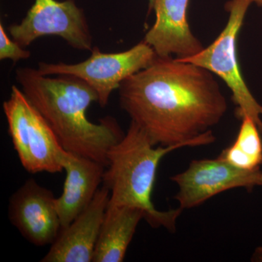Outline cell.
<instances>
[{
	"label": "cell",
	"instance_id": "1",
	"mask_svg": "<svg viewBox=\"0 0 262 262\" xmlns=\"http://www.w3.org/2000/svg\"><path fill=\"white\" fill-rule=\"evenodd\" d=\"M215 77L194 63L158 56L122 82L120 107L154 146L208 145L228 108Z\"/></svg>",
	"mask_w": 262,
	"mask_h": 262
},
{
	"label": "cell",
	"instance_id": "2",
	"mask_svg": "<svg viewBox=\"0 0 262 262\" xmlns=\"http://www.w3.org/2000/svg\"><path fill=\"white\" fill-rule=\"evenodd\" d=\"M15 78L63 149L108 166V151L125 134L113 117L90 121L88 108L98 102V96L89 84L72 76L43 75L28 67L17 69Z\"/></svg>",
	"mask_w": 262,
	"mask_h": 262
},
{
	"label": "cell",
	"instance_id": "3",
	"mask_svg": "<svg viewBox=\"0 0 262 262\" xmlns=\"http://www.w3.org/2000/svg\"><path fill=\"white\" fill-rule=\"evenodd\" d=\"M155 146L145 133L130 122L126 134L107 154L108 169L103 174V184L110 192L108 206L138 208L153 228L164 227L174 232L183 210L159 211L153 204L151 194L160 161L183 146Z\"/></svg>",
	"mask_w": 262,
	"mask_h": 262
},
{
	"label": "cell",
	"instance_id": "4",
	"mask_svg": "<svg viewBox=\"0 0 262 262\" xmlns=\"http://www.w3.org/2000/svg\"><path fill=\"white\" fill-rule=\"evenodd\" d=\"M251 4L252 0H229L225 5L228 20L218 37L198 54L177 59L206 69L222 79L232 92L237 118L251 117L262 133V105L245 82L237 58V39Z\"/></svg>",
	"mask_w": 262,
	"mask_h": 262
},
{
	"label": "cell",
	"instance_id": "5",
	"mask_svg": "<svg viewBox=\"0 0 262 262\" xmlns=\"http://www.w3.org/2000/svg\"><path fill=\"white\" fill-rule=\"evenodd\" d=\"M11 89L3 110L22 166L30 173L63 171L61 156L64 149L56 134L21 89L16 85Z\"/></svg>",
	"mask_w": 262,
	"mask_h": 262
},
{
	"label": "cell",
	"instance_id": "6",
	"mask_svg": "<svg viewBox=\"0 0 262 262\" xmlns=\"http://www.w3.org/2000/svg\"><path fill=\"white\" fill-rule=\"evenodd\" d=\"M85 61L74 64L40 62L38 70L43 75H68L77 77L96 91L98 103L105 107L112 93L124 81L149 67L158 57L153 48L144 42L120 53H106L93 48Z\"/></svg>",
	"mask_w": 262,
	"mask_h": 262
},
{
	"label": "cell",
	"instance_id": "7",
	"mask_svg": "<svg viewBox=\"0 0 262 262\" xmlns=\"http://www.w3.org/2000/svg\"><path fill=\"white\" fill-rule=\"evenodd\" d=\"M8 32L23 48L38 38L56 35L75 49H93L92 36L85 15L74 0H34L25 18L20 24L10 26Z\"/></svg>",
	"mask_w": 262,
	"mask_h": 262
},
{
	"label": "cell",
	"instance_id": "8",
	"mask_svg": "<svg viewBox=\"0 0 262 262\" xmlns=\"http://www.w3.org/2000/svg\"><path fill=\"white\" fill-rule=\"evenodd\" d=\"M259 172L260 169L246 170L236 168L220 158L194 160L187 170L170 177L179 188L174 198L181 209H190L229 189H252L256 186Z\"/></svg>",
	"mask_w": 262,
	"mask_h": 262
},
{
	"label": "cell",
	"instance_id": "9",
	"mask_svg": "<svg viewBox=\"0 0 262 262\" xmlns=\"http://www.w3.org/2000/svg\"><path fill=\"white\" fill-rule=\"evenodd\" d=\"M53 193L30 179L9 200L8 216L24 238L37 246L51 245L61 229Z\"/></svg>",
	"mask_w": 262,
	"mask_h": 262
},
{
	"label": "cell",
	"instance_id": "10",
	"mask_svg": "<svg viewBox=\"0 0 262 262\" xmlns=\"http://www.w3.org/2000/svg\"><path fill=\"white\" fill-rule=\"evenodd\" d=\"M110 196L107 188H99L88 208L61 229L41 261L92 262Z\"/></svg>",
	"mask_w": 262,
	"mask_h": 262
},
{
	"label": "cell",
	"instance_id": "11",
	"mask_svg": "<svg viewBox=\"0 0 262 262\" xmlns=\"http://www.w3.org/2000/svg\"><path fill=\"white\" fill-rule=\"evenodd\" d=\"M189 0H154L155 21L144 42L159 57L183 59L194 56L204 46L192 32L187 20Z\"/></svg>",
	"mask_w": 262,
	"mask_h": 262
},
{
	"label": "cell",
	"instance_id": "12",
	"mask_svg": "<svg viewBox=\"0 0 262 262\" xmlns=\"http://www.w3.org/2000/svg\"><path fill=\"white\" fill-rule=\"evenodd\" d=\"M61 164L66 172L63 192L56 199L61 229L70 225L94 200L103 183L106 166L87 157L63 149Z\"/></svg>",
	"mask_w": 262,
	"mask_h": 262
},
{
	"label": "cell",
	"instance_id": "13",
	"mask_svg": "<svg viewBox=\"0 0 262 262\" xmlns=\"http://www.w3.org/2000/svg\"><path fill=\"white\" fill-rule=\"evenodd\" d=\"M144 213L138 208L108 206L96 244L94 262H122Z\"/></svg>",
	"mask_w": 262,
	"mask_h": 262
},
{
	"label": "cell",
	"instance_id": "14",
	"mask_svg": "<svg viewBox=\"0 0 262 262\" xmlns=\"http://www.w3.org/2000/svg\"><path fill=\"white\" fill-rule=\"evenodd\" d=\"M219 158L243 170H259L262 164L261 131L251 117L242 119L233 144L224 149Z\"/></svg>",
	"mask_w": 262,
	"mask_h": 262
},
{
	"label": "cell",
	"instance_id": "15",
	"mask_svg": "<svg viewBox=\"0 0 262 262\" xmlns=\"http://www.w3.org/2000/svg\"><path fill=\"white\" fill-rule=\"evenodd\" d=\"M30 56V52L24 50L15 40H12L5 32L3 24H0V59H9L15 63L28 59Z\"/></svg>",
	"mask_w": 262,
	"mask_h": 262
},
{
	"label": "cell",
	"instance_id": "16",
	"mask_svg": "<svg viewBox=\"0 0 262 262\" xmlns=\"http://www.w3.org/2000/svg\"><path fill=\"white\" fill-rule=\"evenodd\" d=\"M251 261L255 262H262V246L256 248L253 253Z\"/></svg>",
	"mask_w": 262,
	"mask_h": 262
},
{
	"label": "cell",
	"instance_id": "17",
	"mask_svg": "<svg viewBox=\"0 0 262 262\" xmlns=\"http://www.w3.org/2000/svg\"><path fill=\"white\" fill-rule=\"evenodd\" d=\"M256 185L262 186V172L260 171L258 173L257 182H256Z\"/></svg>",
	"mask_w": 262,
	"mask_h": 262
},
{
	"label": "cell",
	"instance_id": "18",
	"mask_svg": "<svg viewBox=\"0 0 262 262\" xmlns=\"http://www.w3.org/2000/svg\"><path fill=\"white\" fill-rule=\"evenodd\" d=\"M253 3H255L258 7H262V0H252Z\"/></svg>",
	"mask_w": 262,
	"mask_h": 262
},
{
	"label": "cell",
	"instance_id": "19",
	"mask_svg": "<svg viewBox=\"0 0 262 262\" xmlns=\"http://www.w3.org/2000/svg\"><path fill=\"white\" fill-rule=\"evenodd\" d=\"M153 3H154V0H149V10H151V8H152Z\"/></svg>",
	"mask_w": 262,
	"mask_h": 262
}]
</instances>
